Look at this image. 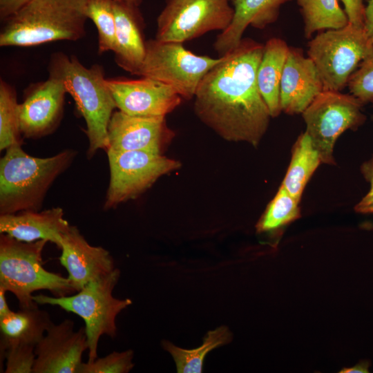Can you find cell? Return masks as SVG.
<instances>
[{
    "instance_id": "6da1fadb",
    "label": "cell",
    "mask_w": 373,
    "mask_h": 373,
    "mask_svg": "<svg viewBox=\"0 0 373 373\" xmlns=\"http://www.w3.org/2000/svg\"><path fill=\"white\" fill-rule=\"evenodd\" d=\"M263 48L251 39H242L198 87L195 115L225 140L256 147L268 128L271 117L256 79Z\"/></svg>"
},
{
    "instance_id": "7a4b0ae2",
    "label": "cell",
    "mask_w": 373,
    "mask_h": 373,
    "mask_svg": "<svg viewBox=\"0 0 373 373\" xmlns=\"http://www.w3.org/2000/svg\"><path fill=\"white\" fill-rule=\"evenodd\" d=\"M47 68L49 77L63 82L85 120L88 157L99 149L106 151L108 126L117 106L106 84L103 66L95 64L88 68L74 55L55 52L51 55Z\"/></svg>"
},
{
    "instance_id": "3957f363",
    "label": "cell",
    "mask_w": 373,
    "mask_h": 373,
    "mask_svg": "<svg viewBox=\"0 0 373 373\" xmlns=\"http://www.w3.org/2000/svg\"><path fill=\"white\" fill-rule=\"evenodd\" d=\"M88 0H31L3 21L0 46L75 41L86 35Z\"/></svg>"
},
{
    "instance_id": "277c9868",
    "label": "cell",
    "mask_w": 373,
    "mask_h": 373,
    "mask_svg": "<svg viewBox=\"0 0 373 373\" xmlns=\"http://www.w3.org/2000/svg\"><path fill=\"white\" fill-rule=\"evenodd\" d=\"M75 155L74 150L66 149L51 157H37L21 145L7 149L0 160V214L39 211L48 189Z\"/></svg>"
},
{
    "instance_id": "5b68a950",
    "label": "cell",
    "mask_w": 373,
    "mask_h": 373,
    "mask_svg": "<svg viewBox=\"0 0 373 373\" xmlns=\"http://www.w3.org/2000/svg\"><path fill=\"white\" fill-rule=\"evenodd\" d=\"M47 242H24L1 233L0 287L15 296L19 307L35 304L32 293L38 290H48L57 297L76 292L67 277L44 269L42 251Z\"/></svg>"
},
{
    "instance_id": "8992f818",
    "label": "cell",
    "mask_w": 373,
    "mask_h": 373,
    "mask_svg": "<svg viewBox=\"0 0 373 373\" xmlns=\"http://www.w3.org/2000/svg\"><path fill=\"white\" fill-rule=\"evenodd\" d=\"M119 276L120 271L115 268L108 274L91 280L76 294L59 297L44 294L32 296V300L37 304L58 306L84 320L88 345V362L97 358L101 336L115 337L116 318L132 303L129 298L119 299L113 296Z\"/></svg>"
},
{
    "instance_id": "52a82bcc",
    "label": "cell",
    "mask_w": 373,
    "mask_h": 373,
    "mask_svg": "<svg viewBox=\"0 0 373 373\" xmlns=\"http://www.w3.org/2000/svg\"><path fill=\"white\" fill-rule=\"evenodd\" d=\"M373 54V39L365 28L350 23L339 29L327 30L308 44L324 90L340 91L359 64Z\"/></svg>"
},
{
    "instance_id": "ba28073f",
    "label": "cell",
    "mask_w": 373,
    "mask_h": 373,
    "mask_svg": "<svg viewBox=\"0 0 373 373\" xmlns=\"http://www.w3.org/2000/svg\"><path fill=\"white\" fill-rule=\"evenodd\" d=\"M221 60L201 56L185 49L182 43L149 39L138 76L172 87L182 99L194 98L205 75Z\"/></svg>"
},
{
    "instance_id": "9c48e42d",
    "label": "cell",
    "mask_w": 373,
    "mask_h": 373,
    "mask_svg": "<svg viewBox=\"0 0 373 373\" xmlns=\"http://www.w3.org/2000/svg\"><path fill=\"white\" fill-rule=\"evenodd\" d=\"M363 104L352 95L323 90L302 113L306 133L317 150L322 163L335 164L334 146L346 130L357 128L365 117Z\"/></svg>"
},
{
    "instance_id": "30bf717a",
    "label": "cell",
    "mask_w": 373,
    "mask_h": 373,
    "mask_svg": "<svg viewBox=\"0 0 373 373\" xmlns=\"http://www.w3.org/2000/svg\"><path fill=\"white\" fill-rule=\"evenodd\" d=\"M157 18L158 41L183 43L207 32L226 30L234 9L231 0H165Z\"/></svg>"
},
{
    "instance_id": "8fae6325",
    "label": "cell",
    "mask_w": 373,
    "mask_h": 373,
    "mask_svg": "<svg viewBox=\"0 0 373 373\" xmlns=\"http://www.w3.org/2000/svg\"><path fill=\"white\" fill-rule=\"evenodd\" d=\"M110 181L104 208L109 209L136 198L161 176L181 166L162 154L144 151L107 150Z\"/></svg>"
},
{
    "instance_id": "7c38bea8",
    "label": "cell",
    "mask_w": 373,
    "mask_h": 373,
    "mask_svg": "<svg viewBox=\"0 0 373 373\" xmlns=\"http://www.w3.org/2000/svg\"><path fill=\"white\" fill-rule=\"evenodd\" d=\"M66 93L63 82L51 77L30 84L19 105L22 136L37 139L52 133L62 119Z\"/></svg>"
},
{
    "instance_id": "4fadbf2b",
    "label": "cell",
    "mask_w": 373,
    "mask_h": 373,
    "mask_svg": "<svg viewBox=\"0 0 373 373\" xmlns=\"http://www.w3.org/2000/svg\"><path fill=\"white\" fill-rule=\"evenodd\" d=\"M117 108L135 116H166L182 98L170 86L148 77L106 79Z\"/></svg>"
},
{
    "instance_id": "5bb4252c",
    "label": "cell",
    "mask_w": 373,
    "mask_h": 373,
    "mask_svg": "<svg viewBox=\"0 0 373 373\" xmlns=\"http://www.w3.org/2000/svg\"><path fill=\"white\" fill-rule=\"evenodd\" d=\"M88 350L84 327L74 330V323L66 319L53 322L35 347L32 373H77L82 355Z\"/></svg>"
},
{
    "instance_id": "9a60e30c",
    "label": "cell",
    "mask_w": 373,
    "mask_h": 373,
    "mask_svg": "<svg viewBox=\"0 0 373 373\" xmlns=\"http://www.w3.org/2000/svg\"><path fill=\"white\" fill-rule=\"evenodd\" d=\"M174 135L164 116H135L119 110L113 112L108 123L107 150L162 154Z\"/></svg>"
},
{
    "instance_id": "2e32d148",
    "label": "cell",
    "mask_w": 373,
    "mask_h": 373,
    "mask_svg": "<svg viewBox=\"0 0 373 373\" xmlns=\"http://www.w3.org/2000/svg\"><path fill=\"white\" fill-rule=\"evenodd\" d=\"M59 249L61 250L60 263L66 268L67 278L76 291L91 280L115 269L108 251L90 245L75 226L70 225L63 235Z\"/></svg>"
},
{
    "instance_id": "e0dca14e",
    "label": "cell",
    "mask_w": 373,
    "mask_h": 373,
    "mask_svg": "<svg viewBox=\"0 0 373 373\" xmlns=\"http://www.w3.org/2000/svg\"><path fill=\"white\" fill-rule=\"evenodd\" d=\"M323 90L313 61L299 49L289 48L280 80L281 111L289 115L302 113Z\"/></svg>"
},
{
    "instance_id": "ac0fdd59",
    "label": "cell",
    "mask_w": 373,
    "mask_h": 373,
    "mask_svg": "<svg viewBox=\"0 0 373 373\" xmlns=\"http://www.w3.org/2000/svg\"><path fill=\"white\" fill-rule=\"evenodd\" d=\"M116 23L117 64L131 75H137L146 54L143 16L137 6L126 0H113Z\"/></svg>"
},
{
    "instance_id": "d6986e66",
    "label": "cell",
    "mask_w": 373,
    "mask_h": 373,
    "mask_svg": "<svg viewBox=\"0 0 373 373\" xmlns=\"http://www.w3.org/2000/svg\"><path fill=\"white\" fill-rule=\"evenodd\" d=\"M64 216L60 207L42 211L29 210L1 214L0 233L24 242L45 240L59 249L63 235L70 227Z\"/></svg>"
},
{
    "instance_id": "ffe728a7",
    "label": "cell",
    "mask_w": 373,
    "mask_h": 373,
    "mask_svg": "<svg viewBox=\"0 0 373 373\" xmlns=\"http://www.w3.org/2000/svg\"><path fill=\"white\" fill-rule=\"evenodd\" d=\"M290 0H231L234 16L228 28L220 32L213 44L220 57L237 46L246 28L263 29L275 22L283 4Z\"/></svg>"
},
{
    "instance_id": "44dd1931",
    "label": "cell",
    "mask_w": 373,
    "mask_h": 373,
    "mask_svg": "<svg viewBox=\"0 0 373 373\" xmlns=\"http://www.w3.org/2000/svg\"><path fill=\"white\" fill-rule=\"evenodd\" d=\"M37 305L20 307L0 318L1 351L15 345L35 347L44 336L52 321Z\"/></svg>"
},
{
    "instance_id": "7402d4cb",
    "label": "cell",
    "mask_w": 373,
    "mask_h": 373,
    "mask_svg": "<svg viewBox=\"0 0 373 373\" xmlns=\"http://www.w3.org/2000/svg\"><path fill=\"white\" fill-rule=\"evenodd\" d=\"M289 47L280 38H271L264 45L257 70V84L271 117L281 111L280 86L282 73Z\"/></svg>"
},
{
    "instance_id": "603a6c76",
    "label": "cell",
    "mask_w": 373,
    "mask_h": 373,
    "mask_svg": "<svg viewBox=\"0 0 373 373\" xmlns=\"http://www.w3.org/2000/svg\"><path fill=\"white\" fill-rule=\"evenodd\" d=\"M321 163L310 137L306 132L302 133L292 147L291 161L281 186L300 202L307 183Z\"/></svg>"
},
{
    "instance_id": "cb8c5ba5",
    "label": "cell",
    "mask_w": 373,
    "mask_h": 373,
    "mask_svg": "<svg viewBox=\"0 0 373 373\" xmlns=\"http://www.w3.org/2000/svg\"><path fill=\"white\" fill-rule=\"evenodd\" d=\"M232 340V334L227 327L221 326L209 331L202 344L195 349L186 350L163 341V348L173 356L179 373H200L202 372L206 355L212 350L226 345Z\"/></svg>"
},
{
    "instance_id": "d4e9b609",
    "label": "cell",
    "mask_w": 373,
    "mask_h": 373,
    "mask_svg": "<svg viewBox=\"0 0 373 373\" xmlns=\"http://www.w3.org/2000/svg\"><path fill=\"white\" fill-rule=\"evenodd\" d=\"M305 23L307 38L317 31L339 29L349 23L338 0H296Z\"/></svg>"
},
{
    "instance_id": "484cf974",
    "label": "cell",
    "mask_w": 373,
    "mask_h": 373,
    "mask_svg": "<svg viewBox=\"0 0 373 373\" xmlns=\"http://www.w3.org/2000/svg\"><path fill=\"white\" fill-rule=\"evenodd\" d=\"M19 105L15 88L0 81V150L21 145Z\"/></svg>"
},
{
    "instance_id": "4316f807",
    "label": "cell",
    "mask_w": 373,
    "mask_h": 373,
    "mask_svg": "<svg viewBox=\"0 0 373 373\" xmlns=\"http://www.w3.org/2000/svg\"><path fill=\"white\" fill-rule=\"evenodd\" d=\"M298 204L299 201L280 185L258 221L257 231H273L299 218L300 212Z\"/></svg>"
},
{
    "instance_id": "83f0119b",
    "label": "cell",
    "mask_w": 373,
    "mask_h": 373,
    "mask_svg": "<svg viewBox=\"0 0 373 373\" xmlns=\"http://www.w3.org/2000/svg\"><path fill=\"white\" fill-rule=\"evenodd\" d=\"M86 16L98 33V53L114 52L116 46V23L113 0H88Z\"/></svg>"
},
{
    "instance_id": "f1b7e54d",
    "label": "cell",
    "mask_w": 373,
    "mask_h": 373,
    "mask_svg": "<svg viewBox=\"0 0 373 373\" xmlns=\"http://www.w3.org/2000/svg\"><path fill=\"white\" fill-rule=\"evenodd\" d=\"M133 352H113L92 362L82 363L77 373H127L134 367Z\"/></svg>"
},
{
    "instance_id": "f546056e",
    "label": "cell",
    "mask_w": 373,
    "mask_h": 373,
    "mask_svg": "<svg viewBox=\"0 0 373 373\" xmlns=\"http://www.w3.org/2000/svg\"><path fill=\"white\" fill-rule=\"evenodd\" d=\"M347 84L352 95L363 104L373 100V54L361 62Z\"/></svg>"
},
{
    "instance_id": "4dcf8cb0",
    "label": "cell",
    "mask_w": 373,
    "mask_h": 373,
    "mask_svg": "<svg viewBox=\"0 0 373 373\" xmlns=\"http://www.w3.org/2000/svg\"><path fill=\"white\" fill-rule=\"evenodd\" d=\"M35 347L27 345H15L1 351L6 360L5 373H32L36 355Z\"/></svg>"
},
{
    "instance_id": "1f68e13d",
    "label": "cell",
    "mask_w": 373,
    "mask_h": 373,
    "mask_svg": "<svg viewBox=\"0 0 373 373\" xmlns=\"http://www.w3.org/2000/svg\"><path fill=\"white\" fill-rule=\"evenodd\" d=\"M361 171L370 187L367 193L356 204L354 210L359 213H373V156L361 165Z\"/></svg>"
},
{
    "instance_id": "d6a6232c",
    "label": "cell",
    "mask_w": 373,
    "mask_h": 373,
    "mask_svg": "<svg viewBox=\"0 0 373 373\" xmlns=\"http://www.w3.org/2000/svg\"><path fill=\"white\" fill-rule=\"evenodd\" d=\"M345 6V12L349 23L356 27L364 28L365 21V7L363 0H341Z\"/></svg>"
},
{
    "instance_id": "836d02e7",
    "label": "cell",
    "mask_w": 373,
    "mask_h": 373,
    "mask_svg": "<svg viewBox=\"0 0 373 373\" xmlns=\"http://www.w3.org/2000/svg\"><path fill=\"white\" fill-rule=\"evenodd\" d=\"M31 0H0V19L5 21L15 15Z\"/></svg>"
},
{
    "instance_id": "e575fe53",
    "label": "cell",
    "mask_w": 373,
    "mask_h": 373,
    "mask_svg": "<svg viewBox=\"0 0 373 373\" xmlns=\"http://www.w3.org/2000/svg\"><path fill=\"white\" fill-rule=\"evenodd\" d=\"M369 363L367 361H362L355 366L348 368L343 369L340 372L341 373H367L369 372Z\"/></svg>"
},
{
    "instance_id": "d590c367",
    "label": "cell",
    "mask_w": 373,
    "mask_h": 373,
    "mask_svg": "<svg viewBox=\"0 0 373 373\" xmlns=\"http://www.w3.org/2000/svg\"><path fill=\"white\" fill-rule=\"evenodd\" d=\"M6 291L0 287V318L4 317L12 311L6 302Z\"/></svg>"
},
{
    "instance_id": "8d00e7d4",
    "label": "cell",
    "mask_w": 373,
    "mask_h": 373,
    "mask_svg": "<svg viewBox=\"0 0 373 373\" xmlns=\"http://www.w3.org/2000/svg\"><path fill=\"white\" fill-rule=\"evenodd\" d=\"M126 1L137 6H140L142 4L143 0H126Z\"/></svg>"
},
{
    "instance_id": "74e56055",
    "label": "cell",
    "mask_w": 373,
    "mask_h": 373,
    "mask_svg": "<svg viewBox=\"0 0 373 373\" xmlns=\"http://www.w3.org/2000/svg\"><path fill=\"white\" fill-rule=\"evenodd\" d=\"M371 102L373 104V100Z\"/></svg>"
}]
</instances>
